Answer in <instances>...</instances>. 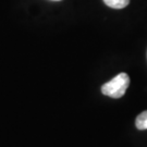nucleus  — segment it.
<instances>
[{"mask_svg": "<svg viewBox=\"0 0 147 147\" xmlns=\"http://www.w3.org/2000/svg\"><path fill=\"white\" fill-rule=\"evenodd\" d=\"M130 85V78L124 72L119 73L113 79L101 86V93L111 98H121Z\"/></svg>", "mask_w": 147, "mask_h": 147, "instance_id": "nucleus-1", "label": "nucleus"}, {"mask_svg": "<svg viewBox=\"0 0 147 147\" xmlns=\"http://www.w3.org/2000/svg\"><path fill=\"white\" fill-rule=\"evenodd\" d=\"M104 2L112 9H123L130 3V0H104Z\"/></svg>", "mask_w": 147, "mask_h": 147, "instance_id": "nucleus-2", "label": "nucleus"}, {"mask_svg": "<svg viewBox=\"0 0 147 147\" xmlns=\"http://www.w3.org/2000/svg\"><path fill=\"white\" fill-rule=\"evenodd\" d=\"M135 125H136L137 130H147V110L141 112L136 117Z\"/></svg>", "mask_w": 147, "mask_h": 147, "instance_id": "nucleus-3", "label": "nucleus"}, {"mask_svg": "<svg viewBox=\"0 0 147 147\" xmlns=\"http://www.w3.org/2000/svg\"><path fill=\"white\" fill-rule=\"evenodd\" d=\"M56 1H59V0H56Z\"/></svg>", "mask_w": 147, "mask_h": 147, "instance_id": "nucleus-4", "label": "nucleus"}]
</instances>
